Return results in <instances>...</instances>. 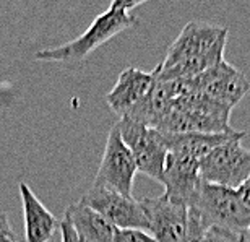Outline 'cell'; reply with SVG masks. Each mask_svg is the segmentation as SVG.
<instances>
[{
  "label": "cell",
  "instance_id": "20",
  "mask_svg": "<svg viewBox=\"0 0 250 242\" xmlns=\"http://www.w3.org/2000/svg\"><path fill=\"white\" fill-rule=\"evenodd\" d=\"M237 192V197L241 198L242 205L246 206V210L250 213V177L246 180V182H242L239 187L236 189Z\"/></svg>",
  "mask_w": 250,
  "mask_h": 242
},
{
  "label": "cell",
  "instance_id": "13",
  "mask_svg": "<svg viewBox=\"0 0 250 242\" xmlns=\"http://www.w3.org/2000/svg\"><path fill=\"white\" fill-rule=\"evenodd\" d=\"M20 197H21L24 215V238L26 242H47L59 229V221L26 182H20Z\"/></svg>",
  "mask_w": 250,
  "mask_h": 242
},
{
  "label": "cell",
  "instance_id": "18",
  "mask_svg": "<svg viewBox=\"0 0 250 242\" xmlns=\"http://www.w3.org/2000/svg\"><path fill=\"white\" fill-rule=\"evenodd\" d=\"M0 242H18L8 215L0 210Z\"/></svg>",
  "mask_w": 250,
  "mask_h": 242
},
{
  "label": "cell",
  "instance_id": "21",
  "mask_svg": "<svg viewBox=\"0 0 250 242\" xmlns=\"http://www.w3.org/2000/svg\"><path fill=\"white\" fill-rule=\"evenodd\" d=\"M241 242H250V231L246 234V236H242L241 238Z\"/></svg>",
  "mask_w": 250,
  "mask_h": 242
},
{
  "label": "cell",
  "instance_id": "19",
  "mask_svg": "<svg viewBox=\"0 0 250 242\" xmlns=\"http://www.w3.org/2000/svg\"><path fill=\"white\" fill-rule=\"evenodd\" d=\"M59 229H61V242H80L78 236L73 229V226L70 224L65 218L59 223Z\"/></svg>",
  "mask_w": 250,
  "mask_h": 242
},
{
  "label": "cell",
  "instance_id": "16",
  "mask_svg": "<svg viewBox=\"0 0 250 242\" xmlns=\"http://www.w3.org/2000/svg\"><path fill=\"white\" fill-rule=\"evenodd\" d=\"M112 242H156L145 231L138 229H117L114 231Z\"/></svg>",
  "mask_w": 250,
  "mask_h": 242
},
{
  "label": "cell",
  "instance_id": "11",
  "mask_svg": "<svg viewBox=\"0 0 250 242\" xmlns=\"http://www.w3.org/2000/svg\"><path fill=\"white\" fill-rule=\"evenodd\" d=\"M161 184L167 198L186 205L187 208L193 206L202 185L200 161L192 156L167 151Z\"/></svg>",
  "mask_w": 250,
  "mask_h": 242
},
{
  "label": "cell",
  "instance_id": "17",
  "mask_svg": "<svg viewBox=\"0 0 250 242\" xmlns=\"http://www.w3.org/2000/svg\"><path fill=\"white\" fill-rule=\"evenodd\" d=\"M200 242H241V238H237V236H234L231 233H226V231L209 228L205 231Z\"/></svg>",
  "mask_w": 250,
  "mask_h": 242
},
{
  "label": "cell",
  "instance_id": "10",
  "mask_svg": "<svg viewBox=\"0 0 250 242\" xmlns=\"http://www.w3.org/2000/svg\"><path fill=\"white\" fill-rule=\"evenodd\" d=\"M140 203L146 215L149 236L156 242H182L187 231L188 208L186 205L172 201L166 195L154 198H142Z\"/></svg>",
  "mask_w": 250,
  "mask_h": 242
},
{
  "label": "cell",
  "instance_id": "9",
  "mask_svg": "<svg viewBox=\"0 0 250 242\" xmlns=\"http://www.w3.org/2000/svg\"><path fill=\"white\" fill-rule=\"evenodd\" d=\"M80 201L94 210L117 229H138L145 233L149 231L143 206L140 200H135L133 197H124L112 190L91 185V189L82 197Z\"/></svg>",
  "mask_w": 250,
  "mask_h": 242
},
{
  "label": "cell",
  "instance_id": "4",
  "mask_svg": "<svg viewBox=\"0 0 250 242\" xmlns=\"http://www.w3.org/2000/svg\"><path fill=\"white\" fill-rule=\"evenodd\" d=\"M190 208L198 211L207 229L216 228L237 238L250 231V213L232 189L202 180L197 200Z\"/></svg>",
  "mask_w": 250,
  "mask_h": 242
},
{
  "label": "cell",
  "instance_id": "8",
  "mask_svg": "<svg viewBox=\"0 0 250 242\" xmlns=\"http://www.w3.org/2000/svg\"><path fill=\"white\" fill-rule=\"evenodd\" d=\"M137 173V163L127 145L122 142L117 127L114 125L109 130L106 148H104L96 177L93 180V187L107 189L124 197H132Z\"/></svg>",
  "mask_w": 250,
  "mask_h": 242
},
{
  "label": "cell",
  "instance_id": "5",
  "mask_svg": "<svg viewBox=\"0 0 250 242\" xmlns=\"http://www.w3.org/2000/svg\"><path fill=\"white\" fill-rule=\"evenodd\" d=\"M182 94H197L224 108L234 109L250 89L249 78L241 70L221 60L213 68L190 80H179Z\"/></svg>",
  "mask_w": 250,
  "mask_h": 242
},
{
  "label": "cell",
  "instance_id": "1",
  "mask_svg": "<svg viewBox=\"0 0 250 242\" xmlns=\"http://www.w3.org/2000/svg\"><path fill=\"white\" fill-rule=\"evenodd\" d=\"M228 28L205 22H188L153 70L158 82H179L198 77L224 60Z\"/></svg>",
  "mask_w": 250,
  "mask_h": 242
},
{
  "label": "cell",
  "instance_id": "12",
  "mask_svg": "<svg viewBox=\"0 0 250 242\" xmlns=\"http://www.w3.org/2000/svg\"><path fill=\"white\" fill-rule=\"evenodd\" d=\"M154 83H156V77L153 72H143L137 67H127L119 75L114 88L106 94L109 108L119 117H124L148 96Z\"/></svg>",
  "mask_w": 250,
  "mask_h": 242
},
{
  "label": "cell",
  "instance_id": "7",
  "mask_svg": "<svg viewBox=\"0 0 250 242\" xmlns=\"http://www.w3.org/2000/svg\"><path fill=\"white\" fill-rule=\"evenodd\" d=\"M236 138L219 145L200 161V179L236 190L250 177V151Z\"/></svg>",
  "mask_w": 250,
  "mask_h": 242
},
{
  "label": "cell",
  "instance_id": "2",
  "mask_svg": "<svg viewBox=\"0 0 250 242\" xmlns=\"http://www.w3.org/2000/svg\"><path fill=\"white\" fill-rule=\"evenodd\" d=\"M142 2H130V0H114L106 12L99 13L89 28L82 36L75 38L62 46L42 49L36 52L34 59L42 62H62V64H80L93 52L94 49L103 46L109 39L117 36L119 33L137 24V17L133 15V8H137Z\"/></svg>",
  "mask_w": 250,
  "mask_h": 242
},
{
  "label": "cell",
  "instance_id": "15",
  "mask_svg": "<svg viewBox=\"0 0 250 242\" xmlns=\"http://www.w3.org/2000/svg\"><path fill=\"white\" fill-rule=\"evenodd\" d=\"M65 220L73 226L80 242H112L116 228L83 201L78 200L68 205Z\"/></svg>",
  "mask_w": 250,
  "mask_h": 242
},
{
  "label": "cell",
  "instance_id": "3",
  "mask_svg": "<svg viewBox=\"0 0 250 242\" xmlns=\"http://www.w3.org/2000/svg\"><path fill=\"white\" fill-rule=\"evenodd\" d=\"M231 110L197 94L177 96L158 125L163 133H226L231 127Z\"/></svg>",
  "mask_w": 250,
  "mask_h": 242
},
{
  "label": "cell",
  "instance_id": "14",
  "mask_svg": "<svg viewBox=\"0 0 250 242\" xmlns=\"http://www.w3.org/2000/svg\"><path fill=\"white\" fill-rule=\"evenodd\" d=\"M244 137L246 133L234 129L226 133H163V142L167 151L182 153L202 161L219 145L236 138L244 140Z\"/></svg>",
  "mask_w": 250,
  "mask_h": 242
},
{
  "label": "cell",
  "instance_id": "6",
  "mask_svg": "<svg viewBox=\"0 0 250 242\" xmlns=\"http://www.w3.org/2000/svg\"><path fill=\"white\" fill-rule=\"evenodd\" d=\"M116 127L122 142L132 153L137 171L161 184L167 150L163 142V133L156 129L137 124L128 119H119Z\"/></svg>",
  "mask_w": 250,
  "mask_h": 242
}]
</instances>
